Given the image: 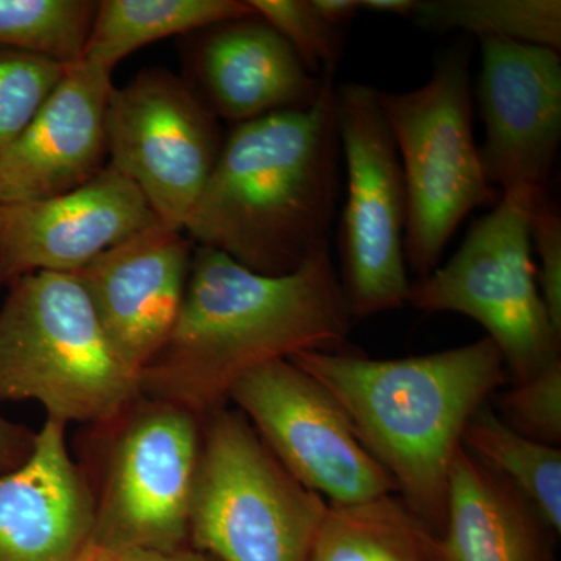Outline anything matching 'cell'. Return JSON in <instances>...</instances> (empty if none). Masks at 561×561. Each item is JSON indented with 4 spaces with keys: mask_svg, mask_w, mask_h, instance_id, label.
I'll list each match as a JSON object with an SVG mask.
<instances>
[{
    "mask_svg": "<svg viewBox=\"0 0 561 561\" xmlns=\"http://www.w3.org/2000/svg\"><path fill=\"white\" fill-rule=\"evenodd\" d=\"M289 360L337 400L362 446L393 479L398 496L440 535L463 432L511 381L497 346L483 337L402 359L308 351Z\"/></svg>",
    "mask_w": 561,
    "mask_h": 561,
    "instance_id": "3957f363",
    "label": "cell"
},
{
    "mask_svg": "<svg viewBox=\"0 0 561 561\" xmlns=\"http://www.w3.org/2000/svg\"><path fill=\"white\" fill-rule=\"evenodd\" d=\"M157 225L139 187L108 162L79 190L0 206V286L36 272L79 273Z\"/></svg>",
    "mask_w": 561,
    "mask_h": 561,
    "instance_id": "4fadbf2b",
    "label": "cell"
},
{
    "mask_svg": "<svg viewBox=\"0 0 561 561\" xmlns=\"http://www.w3.org/2000/svg\"><path fill=\"white\" fill-rule=\"evenodd\" d=\"M470 61L471 44L459 43L419 90L378 92L408 192L405 262L421 278L437 268L471 210L501 201L472 135Z\"/></svg>",
    "mask_w": 561,
    "mask_h": 561,
    "instance_id": "52a82bcc",
    "label": "cell"
},
{
    "mask_svg": "<svg viewBox=\"0 0 561 561\" xmlns=\"http://www.w3.org/2000/svg\"><path fill=\"white\" fill-rule=\"evenodd\" d=\"M257 16L272 25L311 72L334 77L342 58L341 28L321 20L311 0H249Z\"/></svg>",
    "mask_w": 561,
    "mask_h": 561,
    "instance_id": "d4e9b609",
    "label": "cell"
},
{
    "mask_svg": "<svg viewBox=\"0 0 561 561\" xmlns=\"http://www.w3.org/2000/svg\"><path fill=\"white\" fill-rule=\"evenodd\" d=\"M540 203L502 195L471 225L448 264L409 290L408 302L419 311L478 321L501 351L513 383L529 381L561 359V334L542 301L531 260L530 213Z\"/></svg>",
    "mask_w": 561,
    "mask_h": 561,
    "instance_id": "ba28073f",
    "label": "cell"
},
{
    "mask_svg": "<svg viewBox=\"0 0 561 561\" xmlns=\"http://www.w3.org/2000/svg\"><path fill=\"white\" fill-rule=\"evenodd\" d=\"M194 69L202 101L217 119L236 125L309 108L332 80L311 72L257 14L206 28L195 49Z\"/></svg>",
    "mask_w": 561,
    "mask_h": 561,
    "instance_id": "e0dca14e",
    "label": "cell"
},
{
    "mask_svg": "<svg viewBox=\"0 0 561 561\" xmlns=\"http://www.w3.org/2000/svg\"><path fill=\"white\" fill-rule=\"evenodd\" d=\"M250 16L256 11L242 0H103L84 57L116 68L154 41Z\"/></svg>",
    "mask_w": 561,
    "mask_h": 561,
    "instance_id": "ffe728a7",
    "label": "cell"
},
{
    "mask_svg": "<svg viewBox=\"0 0 561 561\" xmlns=\"http://www.w3.org/2000/svg\"><path fill=\"white\" fill-rule=\"evenodd\" d=\"M66 66L0 47V161L49 98Z\"/></svg>",
    "mask_w": 561,
    "mask_h": 561,
    "instance_id": "cb8c5ba5",
    "label": "cell"
},
{
    "mask_svg": "<svg viewBox=\"0 0 561 561\" xmlns=\"http://www.w3.org/2000/svg\"><path fill=\"white\" fill-rule=\"evenodd\" d=\"M448 482L445 527L432 538V561H556L560 535L529 497L463 445Z\"/></svg>",
    "mask_w": 561,
    "mask_h": 561,
    "instance_id": "ac0fdd59",
    "label": "cell"
},
{
    "mask_svg": "<svg viewBox=\"0 0 561 561\" xmlns=\"http://www.w3.org/2000/svg\"><path fill=\"white\" fill-rule=\"evenodd\" d=\"M419 3L420 0H359L360 10L401 18H413Z\"/></svg>",
    "mask_w": 561,
    "mask_h": 561,
    "instance_id": "4dcf8cb0",
    "label": "cell"
},
{
    "mask_svg": "<svg viewBox=\"0 0 561 561\" xmlns=\"http://www.w3.org/2000/svg\"><path fill=\"white\" fill-rule=\"evenodd\" d=\"M202 424L197 413L140 394L119 415L88 426L77 461L94 501L95 556L190 546Z\"/></svg>",
    "mask_w": 561,
    "mask_h": 561,
    "instance_id": "5b68a950",
    "label": "cell"
},
{
    "mask_svg": "<svg viewBox=\"0 0 561 561\" xmlns=\"http://www.w3.org/2000/svg\"><path fill=\"white\" fill-rule=\"evenodd\" d=\"M479 111L483 175L502 195L546 201L561 138V58L519 41L481 38Z\"/></svg>",
    "mask_w": 561,
    "mask_h": 561,
    "instance_id": "7c38bea8",
    "label": "cell"
},
{
    "mask_svg": "<svg viewBox=\"0 0 561 561\" xmlns=\"http://www.w3.org/2000/svg\"><path fill=\"white\" fill-rule=\"evenodd\" d=\"M140 397L76 273L36 272L0 309V401H36L47 419L106 423Z\"/></svg>",
    "mask_w": 561,
    "mask_h": 561,
    "instance_id": "277c9868",
    "label": "cell"
},
{
    "mask_svg": "<svg viewBox=\"0 0 561 561\" xmlns=\"http://www.w3.org/2000/svg\"><path fill=\"white\" fill-rule=\"evenodd\" d=\"M66 426L47 419L31 457L0 474V561H94V501Z\"/></svg>",
    "mask_w": 561,
    "mask_h": 561,
    "instance_id": "2e32d148",
    "label": "cell"
},
{
    "mask_svg": "<svg viewBox=\"0 0 561 561\" xmlns=\"http://www.w3.org/2000/svg\"><path fill=\"white\" fill-rule=\"evenodd\" d=\"M378 92L354 81L335 90L348 173L339 278L354 320L402 308L411 290L404 254L408 192Z\"/></svg>",
    "mask_w": 561,
    "mask_h": 561,
    "instance_id": "9c48e42d",
    "label": "cell"
},
{
    "mask_svg": "<svg viewBox=\"0 0 561 561\" xmlns=\"http://www.w3.org/2000/svg\"><path fill=\"white\" fill-rule=\"evenodd\" d=\"M327 500L298 482L230 405L203 416L190 546L216 561H306Z\"/></svg>",
    "mask_w": 561,
    "mask_h": 561,
    "instance_id": "8992f818",
    "label": "cell"
},
{
    "mask_svg": "<svg viewBox=\"0 0 561 561\" xmlns=\"http://www.w3.org/2000/svg\"><path fill=\"white\" fill-rule=\"evenodd\" d=\"M311 3L321 20L334 27H341L343 22L353 20L360 10L359 0H311Z\"/></svg>",
    "mask_w": 561,
    "mask_h": 561,
    "instance_id": "f546056e",
    "label": "cell"
},
{
    "mask_svg": "<svg viewBox=\"0 0 561 561\" xmlns=\"http://www.w3.org/2000/svg\"><path fill=\"white\" fill-rule=\"evenodd\" d=\"M461 445L529 497L561 534L560 448L524 437L486 404L468 423Z\"/></svg>",
    "mask_w": 561,
    "mask_h": 561,
    "instance_id": "44dd1931",
    "label": "cell"
},
{
    "mask_svg": "<svg viewBox=\"0 0 561 561\" xmlns=\"http://www.w3.org/2000/svg\"><path fill=\"white\" fill-rule=\"evenodd\" d=\"M99 2L0 0V47L68 66L84 57Z\"/></svg>",
    "mask_w": 561,
    "mask_h": 561,
    "instance_id": "603a6c76",
    "label": "cell"
},
{
    "mask_svg": "<svg viewBox=\"0 0 561 561\" xmlns=\"http://www.w3.org/2000/svg\"><path fill=\"white\" fill-rule=\"evenodd\" d=\"M94 561H216L191 546L175 551H125L99 553Z\"/></svg>",
    "mask_w": 561,
    "mask_h": 561,
    "instance_id": "f1b7e54d",
    "label": "cell"
},
{
    "mask_svg": "<svg viewBox=\"0 0 561 561\" xmlns=\"http://www.w3.org/2000/svg\"><path fill=\"white\" fill-rule=\"evenodd\" d=\"M114 68L83 57L65 76L0 161V206L58 197L108 164L106 111Z\"/></svg>",
    "mask_w": 561,
    "mask_h": 561,
    "instance_id": "5bb4252c",
    "label": "cell"
},
{
    "mask_svg": "<svg viewBox=\"0 0 561 561\" xmlns=\"http://www.w3.org/2000/svg\"><path fill=\"white\" fill-rule=\"evenodd\" d=\"M36 432L0 416V474L16 470L31 457Z\"/></svg>",
    "mask_w": 561,
    "mask_h": 561,
    "instance_id": "83f0119b",
    "label": "cell"
},
{
    "mask_svg": "<svg viewBox=\"0 0 561 561\" xmlns=\"http://www.w3.org/2000/svg\"><path fill=\"white\" fill-rule=\"evenodd\" d=\"M230 402L286 470L328 497V504H359L397 493L393 479L362 446L337 400L289 359L249 373L232 387Z\"/></svg>",
    "mask_w": 561,
    "mask_h": 561,
    "instance_id": "8fae6325",
    "label": "cell"
},
{
    "mask_svg": "<svg viewBox=\"0 0 561 561\" xmlns=\"http://www.w3.org/2000/svg\"><path fill=\"white\" fill-rule=\"evenodd\" d=\"M192 254L184 232L157 225L76 273L111 346L138 375L171 337Z\"/></svg>",
    "mask_w": 561,
    "mask_h": 561,
    "instance_id": "9a60e30c",
    "label": "cell"
},
{
    "mask_svg": "<svg viewBox=\"0 0 561 561\" xmlns=\"http://www.w3.org/2000/svg\"><path fill=\"white\" fill-rule=\"evenodd\" d=\"M434 531L397 493L330 505L306 561H432Z\"/></svg>",
    "mask_w": 561,
    "mask_h": 561,
    "instance_id": "d6986e66",
    "label": "cell"
},
{
    "mask_svg": "<svg viewBox=\"0 0 561 561\" xmlns=\"http://www.w3.org/2000/svg\"><path fill=\"white\" fill-rule=\"evenodd\" d=\"M501 420L513 431L545 443L561 445V359L552 362L537 376L513 383L497 398Z\"/></svg>",
    "mask_w": 561,
    "mask_h": 561,
    "instance_id": "484cf974",
    "label": "cell"
},
{
    "mask_svg": "<svg viewBox=\"0 0 561 561\" xmlns=\"http://www.w3.org/2000/svg\"><path fill=\"white\" fill-rule=\"evenodd\" d=\"M353 321L331 249L290 275L265 276L195 245L179 320L139 373L140 394L203 419L262 365L308 351L341 353Z\"/></svg>",
    "mask_w": 561,
    "mask_h": 561,
    "instance_id": "6da1fadb",
    "label": "cell"
},
{
    "mask_svg": "<svg viewBox=\"0 0 561 561\" xmlns=\"http://www.w3.org/2000/svg\"><path fill=\"white\" fill-rule=\"evenodd\" d=\"M108 162L130 179L162 227L184 232L219 158V119L179 77L146 69L113 88Z\"/></svg>",
    "mask_w": 561,
    "mask_h": 561,
    "instance_id": "30bf717a",
    "label": "cell"
},
{
    "mask_svg": "<svg viewBox=\"0 0 561 561\" xmlns=\"http://www.w3.org/2000/svg\"><path fill=\"white\" fill-rule=\"evenodd\" d=\"M530 241L541 261L538 289L553 328L561 334V219L548 198L531 209Z\"/></svg>",
    "mask_w": 561,
    "mask_h": 561,
    "instance_id": "4316f807",
    "label": "cell"
},
{
    "mask_svg": "<svg viewBox=\"0 0 561 561\" xmlns=\"http://www.w3.org/2000/svg\"><path fill=\"white\" fill-rule=\"evenodd\" d=\"M412 20L427 31H463L560 50V0H420Z\"/></svg>",
    "mask_w": 561,
    "mask_h": 561,
    "instance_id": "7402d4cb",
    "label": "cell"
},
{
    "mask_svg": "<svg viewBox=\"0 0 561 561\" xmlns=\"http://www.w3.org/2000/svg\"><path fill=\"white\" fill-rule=\"evenodd\" d=\"M332 80L306 110L236 125L184 232L265 276L300 271L330 249L339 195Z\"/></svg>",
    "mask_w": 561,
    "mask_h": 561,
    "instance_id": "7a4b0ae2",
    "label": "cell"
}]
</instances>
